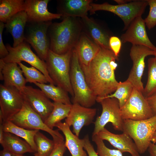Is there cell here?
Here are the masks:
<instances>
[{
  "label": "cell",
  "mask_w": 156,
  "mask_h": 156,
  "mask_svg": "<svg viewBox=\"0 0 156 156\" xmlns=\"http://www.w3.org/2000/svg\"><path fill=\"white\" fill-rule=\"evenodd\" d=\"M118 59L111 49L101 47L89 65L81 67L88 86L96 98L106 97L116 90L119 82L115 71Z\"/></svg>",
  "instance_id": "cell-1"
},
{
  "label": "cell",
  "mask_w": 156,
  "mask_h": 156,
  "mask_svg": "<svg viewBox=\"0 0 156 156\" xmlns=\"http://www.w3.org/2000/svg\"><path fill=\"white\" fill-rule=\"evenodd\" d=\"M82 32V24L79 17H66L60 22L52 23L48 30L50 49L58 54L73 50Z\"/></svg>",
  "instance_id": "cell-2"
},
{
  "label": "cell",
  "mask_w": 156,
  "mask_h": 156,
  "mask_svg": "<svg viewBox=\"0 0 156 156\" xmlns=\"http://www.w3.org/2000/svg\"><path fill=\"white\" fill-rule=\"evenodd\" d=\"M72 50L58 54L49 49L45 62L49 76L55 85L62 88L73 97L70 79Z\"/></svg>",
  "instance_id": "cell-3"
},
{
  "label": "cell",
  "mask_w": 156,
  "mask_h": 156,
  "mask_svg": "<svg viewBox=\"0 0 156 156\" xmlns=\"http://www.w3.org/2000/svg\"><path fill=\"white\" fill-rule=\"evenodd\" d=\"M70 79L74 93L73 103L88 108L94 105L96 97L87 84L75 48L72 50Z\"/></svg>",
  "instance_id": "cell-4"
},
{
  "label": "cell",
  "mask_w": 156,
  "mask_h": 156,
  "mask_svg": "<svg viewBox=\"0 0 156 156\" xmlns=\"http://www.w3.org/2000/svg\"><path fill=\"white\" fill-rule=\"evenodd\" d=\"M156 131V115L143 120H123V132L134 140L140 154L148 150Z\"/></svg>",
  "instance_id": "cell-5"
},
{
  "label": "cell",
  "mask_w": 156,
  "mask_h": 156,
  "mask_svg": "<svg viewBox=\"0 0 156 156\" xmlns=\"http://www.w3.org/2000/svg\"><path fill=\"white\" fill-rule=\"evenodd\" d=\"M90 5L91 14L98 10L112 12L122 20L124 25L123 30H126L134 19L142 16L148 3L147 0H143L132 1L126 4L117 5H112L107 2L101 4L91 3Z\"/></svg>",
  "instance_id": "cell-6"
},
{
  "label": "cell",
  "mask_w": 156,
  "mask_h": 156,
  "mask_svg": "<svg viewBox=\"0 0 156 156\" xmlns=\"http://www.w3.org/2000/svg\"><path fill=\"white\" fill-rule=\"evenodd\" d=\"M51 21L27 22L25 29L24 41L30 44L42 60H46L50 42L48 30Z\"/></svg>",
  "instance_id": "cell-7"
},
{
  "label": "cell",
  "mask_w": 156,
  "mask_h": 156,
  "mask_svg": "<svg viewBox=\"0 0 156 156\" xmlns=\"http://www.w3.org/2000/svg\"><path fill=\"white\" fill-rule=\"evenodd\" d=\"M6 47L8 55L1 59L5 62L18 64L22 61L26 62L41 71L47 77L50 84H54L47 70L45 62L35 54L31 50L30 46L25 41L16 47L7 44Z\"/></svg>",
  "instance_id": "cell-8"
},
{
  "label": "cell",
  "mask_w": 156,
  "mask_h": 156,
  "mask_svg": "<svg viewBox=\"0 0 156 156\" xmlns=\"http://www.w3.org/2000/svg\"><path fill=\"white\" fill-rule=\"evenodd\" d=\"M97 102L101 105L102 112L94 123V128L92 135H97L109 122L112 124L115 130L123 131V120L118 100L114 98H107Z\"/></svg>",
  "instance_id": "cell-9"
},
{
  "label": "cell",
  "mask_w": 156,
  "mask_h": 156,
  "mask_svg": "<svg viewBox=\"0 0 156 156\" xmlns=\"http://www.w3.org/2000/svg\"><path fill=\"white\" fill-rule=\"evenodd\" d=\"M16 125L28 130H42L49 133L53 140L63 138L57 131L49 128L40 117L25 101L21 110L9 120Z\"/></svg>",
  "instance_id": "cell-10"
},
{
  "label": "cell",
  "mask_w": 156,
  "mask_h": 156,
  "mask_svg": "<svg viewBox=\"0 0 156 156\" xmlns=\"http://www.w3.org/2000/svg\"><path fill=\"white\" fill-rule=\"evenodd\" d=\"M120 109L123 120H138L154 116L151 109L142 92L134 88L131 94Z\"/></svg>",
  "instance_id": "cell-11"
},
{
  "label": "cell",
  "mask_w": 156,
  "mask_h": 156,
  "mask_svg": "<svg viewBox=\"0 0 156 156\" xmlns=\"http://www.w3.org/2000/svg\"><path fill=\"white\" fill-rule=\"evenodd\" d=\"M154 55V50L144 45H132L130 49L133 66L127 80L142 92L144 89L142 78L145 67V59L147 56Z\"/></svg>",
  "instance_id": "cell-12"
},
{
  "label": "cell",
  "mask_w": 156,
  "mask_h": 156,
  "mask_svg": "<svg viewBox=\"0 0 156 156\" xmlns=\"http://www.w3.org/2000/svg\"><path fill=\"white\" fill-rule=\"evenodd\" d=\"M25 100L21 91L16 88L0 85V111L3 122L9 120L23 107Z\"/></svg>",
  "instance_id": "cell-13"
},
{
  "label": "cell",
  "mask_w": 156,
  "mask_h": 156,
  "mask_svg": "<svg viewBox=\"0 0 156 156\" xmlns=\"http://www.w3.org/2000/svg\"><path fill=\"white\" fill-rule=\"evenodd\" d=\"M21 92L25 100L44 122L53 109V103L40 89L26 86Z\"/></svg>",
  "instance_id": "cell-14"
},
{
  "label": "cell",
  "mask_w": 156,
  "mask_h": 156,
  "mask_svg": "<svg viewBox=\"0 0 156 156\" xmlns=\"http://www.w3.org/2000/svg\"><path fill=\"white\" fill-rule=\"evenodd\" d=\"M96 111V108L86 107L73 103L65 122L70 127L72 126L73 132L79 137L82 127L93 122Z\"/></svg>",
  "instance_id": "cell-15"
},
{
  "label": "cell",
  "mask_w": 156,
  "mask_h": 156,
  "mask_svg": "<svg viewBox=\"0 0 156 156\" xmlns=\"http://www.w3.org/2000/svg\"><path fill=\"white\" fill-rule=\"evenodd\" d=\"M123 43L130 42L132 45H142L154 50L156 48L147 35L144 19L142 16L136 18L131 23L125 32L121 36Z\"/></svg>",
  "instance_id": "cell-16"
},
{
  "label": "cell",
  "mask_w": 156,
  "mask_h": 156,
  "mask_svg": "<svg viewBox=\"0 0 156 156\" xmlns=\"http://www.w3.org/2000/svg\"><path fill=\"white\" fill-rule=\"evenodd\" d=\"M49 0H25L24 11L26 12L28 21L42 22L51 21L62 17L58 14L49 12L48 8Z\"/></svg>",
  "instance_id": "cell-17"
},
{
  "label": "cell",
  "mask_w": 156,
  "mask_h": 156,
  "mask_svg": "<svg viewBox=\"0 0 156 156\" xmlns=\"http://www.w3.org/2000/svg\"><path fill=\"white\" fill-rule=\"evenodd\" d=\"M97 135L103 140L109 142L113 146L122 153L128 152L132 156H140L135 143L132 138L124 132L121 134H114L104 128Z\"/></svg>",
  "instance_id": "cell-18"
},
{
  "label": "cell",
  "mask_w": 156,
  "mask_h": 156,
  "mask_svg": "<svg viewBox=\"0 0 156 156\" xmlns=\"http://www.w3.org/2000/svg\"><path fill=\"white\" fill-rule=\"evenodd\" d=\"M17 64L5 63L0 59V79L6 86L14 87L21 91L26 86V79Z\"/></svg>",
  "instance_id": "cell-19"
},
{
  "label": "cell",
  "mask_w": 156,
  "mask_h": 156,
  "mask_svg": "<svg viewBox=\"0 0 156 156\" xmlns=\"http://www.w3.org/2000/svg\"><path fill=\"white\" fill-rule=\"evenodd\" d=\"M91 0H62L58 1L57 14L63 18H82L87 16L92 8Z\"/></svg>",
  "instance_id": "cell-20"
},
{
  "label": "cell",
  "mask_w": 156,
  "mask_h": 156,
  "mask_svg": "<svg viewBox=\"0 0 156 156\" xmlns=\"http://www.w3.org/2000/svg\"><path fill=\"white\" fill-rule=\"evenodd\" d=\"M76 50L81 67L88 66L99 52L101 47L82 32Z\"/></svg>",
  "instance_id": "cell-21"
},
{
  "label": "cell",
  "mask_w": 156,
  "mask_h": 156,
  "mask_svg": "<svg viewBox=\"0 0 156 156\" xmlns=\"http://www.w3.org/2000/svg\"><path fill=\"white\" fill-rule=\"evenodd\" d=\"M82 32L101 47L111 49L110 37L94 20L86 16L81 18Z\"/></svg>",
  "instance_id": "cell-22"
},
{
  "label": "cell",
  "mask_w": 156,
  "mask_h": 156,
  "mask_svg": "<svg viewBox=\"0 0 156 156\" xmlns=\"http://www.w3.org/2000/svg\"><path fill=\"white\" fill-rule=\"evenodd\" d=\"M28 21L27 16L25 11L16 14L5 24L7 31L12 37L13 47H16L24 41V33Z\"/></svg>",
  "instance_id": "cell-23"
},
{
  "label": "cell",
  "mask_w": 156,
  "mask_h": 156,
  "mask_svg": "<svg viewBox=\"0 0 156 156\" xmlns=\"http://www.w3.org/2000/svg\"><path fill=\"white\" fill-rule=\"evenodd\" d=\"M61 131L64 135L65 145L72 156H88L84 150L83 139L73 134L70 127L65 122H61L57 123L55 126Z\"/></svg>",
  "instance_id": "cell-24"
},
{
  "label": "cell",
  "mask_w": 156,
  "mask_h": 156,
  "mask_svg": "<svg viewBox=\"0 0 156 156\" xmlns=\"http://www.w3.org/2000/svg\"><path fill=\"white\" fill-rule=\"evenodd\" d=\"M3 149L18 154L35 153L30 145L25 140L11 133L4 132L1 142Z\"/></svg>",
  "instance_id": "cell-25"
},
{
  "label": "cell",
  "mask_w": 156,
  "mask_h": 156,
  "mask_svg": "<svg viewBox=\"0 0 156 156\" xmlns=\"http://www.w3.org/2000/svg\"><path fill=\"white\" fill-rule=\"evenodd\" d=\"M3 128L4 132L11 133L23 138L30 145L35 153L36 152L37 147L34 138L39 130L25 129L16 125L9 120L3 122Z\"/></svg>",
  "instance_id": "cell-26"
},
{
  "label": "cell",
  "mask_w": 156,
  "mask_h": 156,
  "mask_svg": "<svg viewBox=\"0 0 156 156\" xmlns=\"http://www.w3.org/2000/svg\"><path fill=\"white\" fill-rule=\"evenodd\" d=\"M25 0H0V21L5 23L18 13L24 11Z\"/></svg>",
  "instance_id": "cell-27"
},
{
  "label": "cell",
  "mask_w": 156,
  "mask_h": 156,
  "mask_svg": "<svg viewBox=\"0 0 156 156\" xmlns=\"http://www.w3.org/2000/svg\"><path fill=\"white\" fill-rule=\"evenodd\" d=\"M49 99L54 102H59L66 104H71L68 93L62 88L54 84H47L35 83Z\"/></svg>",
  "instance_id": "cell-28"
},
{
  "label": "cell",
  "mask_w": 156,
  "mask_h": 156,
  "mask_svg": "<svg viewBox=\"0 0 156 156\" xmlns=\"http://www.w3.org/2000/svg\"><path fill=\"white\" fill-rule=\"evenodd\" d=\"M53 109L48 118L44 122L49 128L53 129L55 125L63 119L66 118L70 111L72 105L66 104L59 102H54Z\"/></svg>",
  "instance_id": "cell-29"
},
{
  "label": "cell",
  "mask_w": 156,
  "mask_h": 156,
  "mask_svg": "<svg viewBox=\"0 0 156 156\" xmlns=\"http://www.w3.org/2000/svg\"><path fill=\"white\" fill-rule=\"evenodd\" d=\"M133 88L132 84L127 80L123 82L120 81L118 82L117 88L114 93L103 98H96V101L97 102L101 100L107 98H115L119 101L120 109L129 99Z\"/></svg>",
  "instance_id": "cell-30"
},
{
  "label": "cell",
  "mask_w": 156,
  "mask_h": 156,
  "mask_svg": "<svg viewBox=\"0 0 156 156\" xmlns=\"http://www.w3.org/2000/svg\"><path fill=\"white\" fill-rule=\"evenodd\" d=\"M148 77L142 93L146 99L156 94V60L151 57L148 60Z\"/></svg>",
  "instance_id": "cell-31"
},
{
  "label": "cell",
  "mask_w": 156,
  "mask_h": 156,
  "mask_svg": "<svg viewBox=\"0 0 156 156\" xmlns=\"http://www.w3.org/2000/svg\"><path fill=\"white\" fill-rule=\"evenodd\" d=\"M34 140L37 147V151L34 155L36 156H49L54 146L53 140L49 139L39 131L36 134Z\"/></svg>",
  "instance_id": "cell-32"
},
{
  "label": "cell",
  "mask_w": 156,
  "mask_h": 156,
  "mask_svg": "<svg viewBox=\"0 0 156 156\" xmlns=\"http://www.w3.org/2000/svg\"><path fill=\"white\" fill-rule=\"evenodd\" d=\"M21 69L27 82L46 84L49 83L47 77L35 67H28L21 62L17 64Z\"/></svg>",
  "instance_id": "cell-33"
},
{
  "label": "cell",
  "mask_w": 156,
  "mask_h": 156,
  "mask_svg": "<svg viewBox=\"0 0 156 156\" xmlns=\"http://www.w3.org/2000/svg\"><path fill=\"white\" fill-rule=\"evenodd\" d=\"M92 139L96 145V153L99 156H123L122 153L119 150L107 148L103 140L97 135H92Z\"/></svg>",
  "instance_id": "cell-34"
},
{
  "label": "cell",
  "mask_w": 156,
  "mask_h": 156,
  "mask_svg": "<svg viewBox=\"0 0 156 156\" xmlns=\"http://www.w3.org/2000/svg\"><path fill=\"white\" fill-rule=\"evenodd\" d=\"M147 1L149 6V11L144 20L146 25L150 29L156 25V0H147Z\"/></svg>",
  "instance_id": "cell-35"
},
{
  "label": "cell",
  "mask_w": 156,
  "mask_h": 156,
  "mask_svg": "<svg viewBox=\"0 0 156 156\" xmlns=\"http://www.w3.org/2000/svg\"><path fill=\"white\" fill-rule=\"evenodd\" d=\"M53 140L55 143L54 146L49 156H63L67 148L64 138L58 137Z\"/></svg>",
  "instance_id": "cell-36"
},
{
  "label": "cell",
  "mask_w": 156,
  "mask_h": 156,
  "mask_svg": "<svg viewBox=\"0 0 156 156\" xmlns=\"http://www.w3.org/2000/svg\"><path fill=\"white\" fill-rule=\"evenodd\" d=\"M109 43L111 50L115 55L118 57L121 46V42L120 39L116 36H112L109 38Z\"/></svg>",
  "instance_id": "cell-37"
},
{
  "label": "cell",
  "mask_w": 156,
  "mask_h": 156,
  "mask_svg": "<svg viewBox=\"0 0 156 156\" xmlns=\"http://www.w3.org/2000/svg\"><path fill=\"white\" fill-rule=\"evenodd\" d=\"M84 148L87 152L88 156H99L95 151L90 140L89 136L87 135L82 139Z\"/></svg>",
  "instance_id": "cell-38"
},
{
  "label": "cell",
  "mask_w": 156,
  "mask_h": 156,
  "mask_svg": "<svg viewBox=\"0 0 156 156\" xmlns=\"http://www.w3.org/2000/svg\"><path fill=\"white\" fill-rule=\"evenodd\" d=\"M5 27L4 23L0 22V57L2 59L7 56L8 54V51L4 44L2 39V33Z\"/></svg>",
  "instance_id": "cell-39"
},
{
  "label": "cell",
  "mask_w": 156,
  "mask_h": 156,
  "mask_svg": "<svg viewBox=\"0 0 156 156\" xmlns=\"http://www.w3.org/2000/svg\"><path fill=\"white\" fill-rule=\"evenodd\" d=\"M154 116L156 115V94L146 99Z\"/></svg>",
  "instance_id": "cell-40"
},
{
  "label": "cell",
  "mask_w": 156,
  "mask_h": 156,
  "mask_svg": "<svg viewBox=\"0 0 156 156\" xmlns=\"http://www.w3.org/2000/svg\"><path fill=\"white\" fill-rule=\"evenodd\" d=\"M0 156H26L24 154H16L3 149L0 152Z\"/></svg>",
  "instance_id": "cell-41"
},
{
  "label": "cell",
  "mask_w": 156,
  "mask_h": 156,
  "mask_svg": "<svg viewBox=\"0 0 156 156\" xmlns=\"http://www.w3.org/2000/svg\"><path fill=\"white\" fill-rule=\"evenodd\" d=\"M148 150L150 156H156V143L151 142Z\"/></svg>",
  "instance_id": "cell-42"
},
{
  "label": "cell",
  "mask_w": 156,
  "mask_h": 156,
  "mask_svg": "<svg viewBox=\"0 0 156 156\" xmlns=\"http://www.w3.org/2000/svg\"><path fill=\"white\" fill-rule=\"evenodd\" d=\"M114 1L117 3L118 5L126 4L132 1L127 0H115Z\"/></svg>",
  "instance_id": "cell-43"
},
{
  "label": "cell",
  "mask_w": 156,
  "mask_h": 156,
  "mask_svg": "<svg viewBox=\"0 0 156 156\" xmlns=\"http://www.w3.org/2000/svg\"><path fill=\"white\" fill-rule=\"evenodd\" d=\"M151 142L154 143H156V131L154 133L152 138Z\"/></svg>",
  "instance_id": "cell-44"
},
{
  "label": "cell",
  "mask_w": 156,
  "mask_h": 156,
  "mask_svg": "<svg viewBox=\"0 0 156 156\" xmlns=\"http://www.w3.org/2000/svg\"><path fill=\"white\" fill-rule=\"evenodd\" d=\"M154 56H155V59L156 60V48L154 50Z\"/></svg>",
  "instance_id": "cell-45"
},
{
  "label": "cell",
  "mask_w": 156,
  "mask_h": 156,
  "mask_svg": "<svg viewBox=\"0 0 156 156\" xmlns=\"http://www.w3.org/2000/svg\"><path fill=\"white\" fill-rule=\"evenodd\" d=\"M34 156H36V155H34Z\"/></svg>",
  "instance_id": "cell-46"
}]
</instances>
